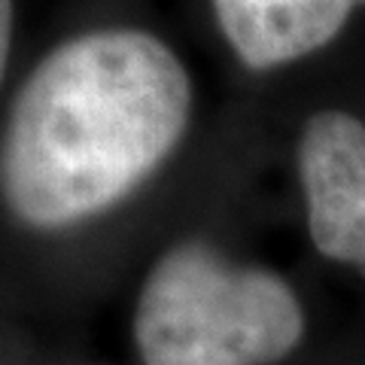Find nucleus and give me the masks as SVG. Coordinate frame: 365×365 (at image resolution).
<instances>
[{"instance_id": "obj_1", "label": "nucleus", "mask_w": 365, "mask_h": 365, "mask_svg": "<svg viewBox=\"0 0 365 365\" xmlns=\"http://www.w3.org/2000/svg\"><path fill=\"white\" fill-rule=\"evenodd\" d=\"M192 79L165 40L88 31L28 73L0 137V198L21 225L55 232L107 213L177 150Z\"/></svg>"}, {"instance_id": "obj_2", "label": "nucleus", "mask_w": 365, "mask_h": 365, "mask_svg": "<svg viewBox=\"0 0 365 365\" xmlns=\"http://www.w3.org/2000/svg\"><path fill=\"white\" fill-rule=\"evenodd\" d=\"M302 335V302L280 274L237 265L204 241L158 256L134 307L143 365H271Z\"/></svg>"}, {"instance_id": "obj_3", "label": "nucleus", "mask_w": 365, "mask_h": 365, "mask_svg": "<svg viewBox=\"0 0 365 365\" xmlns=\"http://www.w3.org/2000/svg\"><path fill=\"white\" fill-rule=\"evenodd\" d=\"M295 162L314 247L365 277V122L347 110L314 113Z\"/></svg>"}, {"instance_id": "obj_4", "label": "nucleus", "mask_w": 365, "mask_h": 365, "mask_svg": "<svg viewBox=\"0 0 365 365\" xmlns=\"http://www.w3.org/2000/svg\"><path fill=\"white\" fill-rule=\"evenodd\" d=\"M225 43L250 71H271L329 46L362 0H210Z\"/></svg>"}, {"instance_id": "obj_5", "label": "nucleus", "mask_w": 365, "mask_h": 365, "mask_svg": "<svg viewBox=\"0 0 365 365\" xmlns=\"http://www.w3.org/2000/svg\"><path fill=\"white\" fill-rule=\"evenodd\" d=\"M9 43H13V0H0V83L6 73Z\"/></svg>"}]
</instances>
